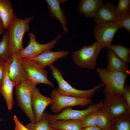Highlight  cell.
Masks as SVG:
<instances>
[{"mask_svg":"<svg viewBox=\"0 0 130 130\" xmlns=\"http://www.w3.org/2000/svg\"><path fill=\"white\" fill-rule=\"evenodd\" d=\"M52 72V77L57 81L58 87L57 90L60 95L66 96L91 98L99 89L105 85L104 83L94 86L87 90H80L73 87L64 78L61 71L55 67L53 64L49 66Z\"/></svg>","mask_w":130,"mask_h":130,"instance_id":"1","label":"cell"},{"mask_svg":"<svg viewBox=\"0 0 130 130\" xmlns=\"http://www.w3.org/2000/svg\"><path fill=\"white\" fill-rule=\"evenodd\" d=\"M102 109L111 120L130 116V107L122 95L113 94L104 89Z\"/></svg>","mask_w":130,"mask_h":130,"instance_id":"2","label":"cell"},{"mask_svg":"<svg viewBox=\"0 0 130 130\" xmlns=\"http://www.w3.org/2000/svg\"><path fill=\"white\" fill-rule=\"evenodd\" d=\"M34 18L32 16L21 19L16 17L12 25L8 28L10 39L9 51L10 57L14 54L17 55L24 49L23 36L29 30V23Z\"/></svg>","mask_w":130,"mask_h":130,"instance_id":"3","label":"cell"},{"mask_svg":"<svg viewBox=\"0 0 130 130\" xmlns=\"http://www.w3.org/2000/svg\"><path fill=\"white\" fill-rule=\"evenodd\" d=\"M36 85L27 79L15 86V94L18 106L30 121L36 123L32 105V93Z\"/></svg>","mask_w":130,"mask_h":130,"instance_id":"4","label":"cell"},{"mask_svg":"<svg viewBox=\"0 0 130 130\" xmlns=\"http://www.w3.org/2000/svg\"><path fill=\"white\" fill-rule=\"evenodd\" d=\"M102 48L96 42L91 45L83 46L72 54L75 64L82 68L93 70L97 65V60Z\"/></svg>","mask_w":130,"mask_h":130,"instance_id":"5","label":"cell"},{"mask_svg":"<svg viewBox=\"0 0 130 130\" xmlns=\"http://www.w3.org/2000/svg\"><path fill=\"white\" fill-rule=\"evenodd\" d=\"M96 71L102 83L106 85L104 90L114 94L122 96L127 74L101 68H97Z\"/></svg>","mask_w":130,"mask_h":130,"instance_id":"6","label":"cell"},{"mask_svg":"<svg viewBox=\"0 0 130 130\" xmlns=\"http://www.w3.org/2000/svg\"><path fill=\"white\" fill-rule=\"evenodd\" d=\"M50 96L53 100L51 104V110L52 112L58 114L65 108L78 105L85 106L90 104L92 102L91 98L60 95L58 93L56 89L52 91Z\"/></svg>","mask_w":130,"mask_h":130,"instance_id":"7","label":"cell"},{"mask_svg":"<svg viewBox=\"0 0 130 130\" xmlns=\"http://www.w3.org/2000/svg\"><path fill=\"white\" fill-rule=\"evenodd\" d=\"M18 59L27 74L28 79L32 83L36 85L41 83L54 86L53 83L48 79L47 72L36 61L25 58Z\"/></svg>","mask_w":130,"mask_h":130,"instance_id":"8","label":"cell"},{"mask_svg":"<svg viewBox=\"0 0 130 130\" xmlns=\"http://www.w3.org/2000/svg\"><path fill=\"white\" fill-rule=\"evenodd\" d=\"M103 102L91 105L86 109L78 110L72 109L71 107L63 109L59 113L57 114H51L47 113L49 122L61 120H78L80 121L89 114L102 109Z\"/></svg>","mask_w":130,"mask_h":130,"instance_id":"9","label":"cell"},{"mask_svg":"<svg viewBox=\"0 0 130 130\" xmlns=\"http://www.w3.org/2000/svg\"><path fill=\"white\" fill-rule=\"evenodd\" d=\"M29 36L30 39L29 43L25 48L20 51L17 55L18 58L28 59L33 58L38 55L45 50H51L62 36L60 34L52 41L47 44H42L37 42L34 34L30 32Z\"/></svg>","mask_w":130,"mask_h":130,"instance_id":"10","label":"cell"},{"mask_svg":"<svg viewBox=\"0 0 130 130\" xmlns=\"http://www.w3.org/2000/svg\"><path fill=\"white\" fill-rule=\"evenodd\" d=\"M121 28L116 23L96 25L94 29V36L102 48H108L112 45L115 34Z\"/></svg>","mask_w":130,"mask_h":130,"instance_id":"11","label":"cell"},{"mask_svg":"<svg viewBox=\"0 0 130 130\" xmlns=\"http://www.w3.org/2000/svg\"><path fill=\"white\" fill-rule=\"evenodd\" d=\"M13 58V55L5 62L3 67V78L0 88V93L5 100L9 110H11L13 106V88L15 87L9 75V67Z\"/></svg>","mask_w":130,"mask_h":130,"instance_id":"12","label":"cell"},{"mask_svg":"<svg viewBox=\"0 0 130 130\" xmlns=\"http://www.w3.org/2000/svg\"><path fill=\"white\" fill-rule=\"evenodd\" d=\"M53 101L51 97L43 95L36 86L34 87L32 93V105L36 123L40 121L44 110L49 105L52 103Z\"/></svg>","mask_w":130,"mask_h":130,"instance_id":"13","label":"cell"},{"mask_svg":"<svg viewBox=\"0 0 130 130\" xmlns=\"http://www.w3.org/2000/svg\"><path fill=\"white\" fill-rule=\"evenodd\" d=\"M116 7L113 4L110 2L103 4L94 18L95 23L96 25L116 23L118 16Z\"/></svg>","mask_w":130,"mask_h":130,"instance_id":"14","label":"cell"},{"mask_svg":"<svg viewBox=\"0 0 130 130\" xmlns=\"http://www.w3.org/2000/svg\"><path fill=\"white\" fill-rule=\"evenodd\" d=\"M66 0H46L51 17L58 20L62 26L64 32L67 33L68 29L67 26V20L65 13L61 9L60 4H64Z\"/></svg>","mask_w":130,"mask_h":130,"instance_id":"15","label":"cell"},{"mask_svg":"<svg viewBox=\"0 0 130 130\" xmlns=\"http://www.w3.org/2000/svg\"><path fill=\"white\" fill-rule=\"evenodd\" d=\"M69 53L68 51L65 50L52 51L50 50H47L36 56L28 59L36 61L39 66L44 68L53 64L56 60L67 56Z\"/></svg>","mask_w":130,"mask_h":130,"instance_id":"16","label":"cell"},{"mask_svg":"<svg viewBox=\"0 0 130 130\" xmlns=\"http://www.w3.org/2000/svg\"><path fill=\"white\" fill-rule=\"evenodd\" d=\"M9 67V77L16 86L28 79L27 75L18 60L17 55L14 54Z\"/></svg>","mask_w":130,"mask_h":130,"instance_id":"17","label":"cell"},{"mask_svg":"<svg viewBox=\"0 0 130 130\" xmlns=\"http://www.w3.org/2000/svg\"><path fill=\"white\" fill-rule=\"evenodd\" d=\"M108 63L106 69L111 72L130 73L128 65L121 60L113 51L108 50L107 53Z\"/></svg>","mask_w":130,"mask_h":130,"instance_id":"18","label":"cell"},{"mask_svg":"<svg viewBox=\"0 0 130 130\" xmlns=\"http://www.w3.org/2000/svg\"><path fill=\"white\" fill-rule=\"evenodd\" d=\"M103 2L102 0H80L78 12L87 18H94Z\"/></svg>","mask_w":130,"mask_h":130,"instance_id":"19","label":"cell"},{"mask_svg":"<svg viewBox=\"0 0 130 130\" xmlns=\"http://www.w3.org/2000/svg\"><path fill=\"white\" fill-rule=\"evenodd\" d=\"M0 17L5 29L10 27L15 19L12 6L7 0H0Z\"/></svg>","mask_w":130,"mask_h":130,"instance_id":"20","label":"cell"},{"mask_svg":"<svg viewBox=\"0 0 130 130\" xmlns=\"http://www.w3.org/2000/svg\"><path fill=\"white\" fill-rule=\"evenodd\" d=\"M51 127L60 130H81V121L78 120H61L49 122Z\"/></svg>","mask_w":130,"mask_h":130,"instance_id":"21","label":"cell"},{"mask_svg":"<svg viewBox=\"0 0 130 130\" xmlns=\"http://www.w3.org/2000/svg\"><path fill=\"white\" fill-rule=\"evenodd\" d=\"M108 50L113 51L118 57L126 63L130 62V49L129 48L120 45H111L107 48Z\"/></svg>","mask_w":130,"mask_h":130,"instance_id":"22","label":"cell"},{"mask_svg":"<svg viewBox=\"0 0 130 130\" xmlns=\"http://www.w3.org/2000/svg\"><path fill=\"white\" fill-rule=\"evenodd\" d=\"M9 36L8 28L0 41V59L5 61L10 56L9 51Z\"/></svg>","mask_w":130,"mask_h":130,"instance_id":"23","label":"cell"},{"mask_svg":"<svg viewBox=\"0 0 130 130\" xmlns=\"http://www.w3.org/2000/svg\"><path fill=\"white\" fill-rule=\"evenodd\" d=\"M25 127L29 130H49L50 127L47 112H44L40 121L37 123H28Z\"/></svg>","mask_w":130,"mask_h":130,"instance_id":"24","label":"cell"},{"mask_svg":"<svg viewBox=\"0 0 130 130\" xmlns=\"http://www.w3.org/2000/svg\"><path fill=\"white\" fill-rule=\"evenodd\" d=\"M96 126L101 129L110 128L111 119L102 109L96 112Z\"/></svg>","mask_w":130,"mask_h":130,"instance_id":"25","label":"cell"},{"mask_svg":"<svg viewBox=\"0 0 130 130\" xmlns=\"http://www.w3.org/2000/svg\"><path fill=\"white\" fill-rule=\"evenodd\" d=\"M110 128L112 130H130V116L111 120Z\"/></svg>","mask_w":130,"mask_h":130,"instance_id":"26","label":"cell"},{"mask_svg":"<svg viewBox=\"0 0 130 130\" xmlns=\"http://www.w3.org/2000/svg\"><path fill=\"white\" fill-rule=\"evenodd\" d=\"M130 0H120L116 10L118 17L130 13Z\"/></svg>","mask_w":130,"mask_h":130,"instance_id":"27","label":"cell"},{"mask_svg":"<svg viewBox=\"0 0 130 130\" xmlns=\"http://www.w3.org/2000/svg\"><path fill=\"white\" fill-rule=\"evenodd\" d=\"M96 112L89 114L81 121L82 128L96 126Z\"/></svg>","mask_w":130,"mask_h":130,"instance_id":"28","label":"cell"},{"mask_svg":"<svg viewBox=\"0 0 130 130\" xmlns=\"http://www.w3.org/2000/svg\"><path fill=\"white\" fill-rule=\"evenodd\" d=\"M116 23L122 28L123 27L130 32V13L118 17Z\"/></svg>","mask_w":130,"mask_h":130,"instance_id":"29","label":"cell"},{"mask_svg":"<svg viewBox=\"0 0 130 130\" xmlns=\"http://www.w3.org/2000/svg\"><path fill=\"white\" fill-rule=\"evenodd\" d=\"M122 96L130 107V87L125 84Z\"/></svg>","mask_w":130,"mask_h":130,"instance_id":"30","label":"cell"},{"mask_svg":"<svg viewBox=\"0 0 130 130\" xmlns=\"http://www.w3.org/2000/svg\"><path fill=\"white\" fill-rule=\"evenodd\" d=\"M13 119L15 124L14 130H29L20 121L15 115H14Z\"/></svg>","mask_w":130,"mask_h":130,"instance_id":"31","label":"cell"},{"mask_svg":"<svg viewBox=\"0 0 130 130\" xmlns=\"http://www.w3.org/2000/svg\"><path fill=\"white\" fill-rule=\"evenodd\" d=\"M6 61L0 59V88L3 76V67Z\"/></svg>","mask_w":130,"mask_h":130,"instance_id":"32","label":"cell"},{"mask_svg":"<svg viewBox=\"0 0 130 130\" xmlns=\"http://www.w3.org/2000/svg\"><path fill=\"white\" fill-rule=\"evenodd\" d=\"M81 130H101L97 126H90L83 128Z\"/></svg>","mask_w":130,"mask_h":130,"instance_id":"33","label":"cell"},{"mask_svg":"<svg viewBox=\"0 0 130 130\" xmlns=\"http://www.w3.org/2000/svg\"><path fill=\"white\" fill-rule=\"evenodd\" d=\"M4 29L2 21H0V36L4 34L5 32Z\"/></svg>","mask_w":130,"mask_h":130,"instance_id":"34","label":"cell"},{"mask_svg":"<svg viewBox=\"0 0 130 130\" xmlns=\"http://www.w3.org/2000/svg\"><path fill=\"white\" fill-rule=\"evenodd\" d=\"M49 130H60L56 129L54 128L50 127Z\"/></svg>","mask_w":130,"mask_h":130,"instance_id":"35","label":"cell"},{"mask_svg":"<svg viewBox=\"0 0 130 130\" xmlns=\"http://www.w3.org/2000/svg\"><path fill=\"white\" fill-rule=\"evenodd\" d=\"M101 130H112L111 128Z\"/></svg>","mask_w":130,"mask_h":130,"instance_id":"36","label":"cell"},{"mask_svg":"<svg viewBox=\"0 0 130 130\" xmlns=\"http://www.w3.org/2000/svg\"><path fill=\"white\" fill-rule=\"evenodd\" d=\"M1 121V118H0V121Z\"/></svg>","mask_w":130,"mask_h":130,"instance_id":"37","label":"cell"},{"mask_svg":"<svg viewBox=\"0 0 130 130\" xmlns=\"http://www.w3.org/2000/svg\"><path fill=\"white\" fill-rule=\"evenodd\" d=\"M0 21H1V19H0Z\"/></svg>","mask_w":130,"mask_h":130,"instance_id":"38","label":"cell"}]
</instances>
